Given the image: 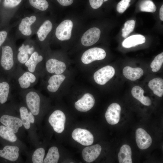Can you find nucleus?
I'll list each match as a JSON object with an SVG mask.
<instances>
[{
  "label": "nucleus",
  "instance_id": "obj_36",
  "mask_svg": "<svg viewBox=\"0 0 163 163\" xmlns=\"http://www.w3.org/2000/svg\"><path fill=\"white\" fill-rule=\"evenodd\" d=\"M135 21L131 20L127 21L124 24V27L122 29V36L124 38L126 37L131 32L135 27Z\"/></svg>",
  "mask_w": 163,
  "mask_h": 163
},
{
  "label": "nucleus",
  "instance_id": "obj_1",
  "mask_svg": "<svg viewBox=\"0 0 163 163\" xmlns=\"http://www.w3.org/2000/svg\"><path fill=\"white\" fill-rule=\"evenodd\" d=\"M15 40L14 37H9L0 48V72L10 81L18 66Z\"/></svg>",
  "mask_w": 163,
  "mask_h": 163
},
{
  "label": "nucleus",
  "instance_id": "obj_25",
  "mask_svg": "<svg viewBox=\"0 0 163 163\" xmlns=\"http://www.w3.org/2000/svg\"><path fill=\"white\" fill-rule=\"evenodd\" d=\"M123 73L126 78L134 81L139 79L143 75V71L140 68H133L126 66L123 69Z\"/></svg>",
  "mask_w": 163,
  "mask_h": 163
},
{
  "label": "nucleus",
  "instance_id": "obj_38",
  "mask_svg": "<svg viewBox=\"0 0 163 163\" xmlns=\"http://www.w3.org/2000/svg\"><path fill=\"white\" fill-rule=\"evenodd\" d=\"M131 0H122L117 4V10L120 13H123L129 5Z\"/></svg>",
  "mask_w": 163,
  "mask_h": 163
},
{
  "label": "nucleus",
  "instance_id": "obj_42",
  "mask_svg": "<svg viewBox=\"0 0 163 163\" xmlns=\"http://www.w3.org/2000/svg\"><path fill=\"white\" fill-rule=\"evenodd\" d=\"M159 16L160 20L163 21V5L161 6L159 11Z\"/></svg>",
  "mask_w": 163,
  "mask_h": 163
},
{
  "label": "nucleus",
  "instance_id": "obj_6",
  "mask_svg": "<svg viewBox=\"0 0 163 163\" xmlns=\"http://www.w3.org/2000/svg\"><path fill=\"white\" fill-rule=\"evenodd\" d=\"M25 94L27 106L34 115H37L39 113L41 99L38 91L31 88L21 91Z\"/></svg>",
  "mask_w": 163,
  "mask_h": 163
},
{
  "label": "nucleus",
  "instance_id": "obj_43",
  "mask_svg": "<svg viewBox=\"0 0 163 163\" xmlns=\"http://www.w3.org/2000/svg\"><path fill=\"white\" fill-rule=\"evenodd\" d=\"M2 2V0H0V5H1ZM0 6H1L0 5Z\"/></svg>",
  "mask_w": 163,
  "mask_h": 163
},
{
  "label": "nucleus",
  "instance_id": "obj_11",
  "mask_svg": "<svg viewBox=\"0 0 163 163\" xmlns=\"http://www.w3.org/2000/svg\"><path fill=\"white\" fill-rule=\"evenodd\" d=\"M66 119L64 113L60 110H56L50 115L48 121L54 131L61 133L64 129Z\"/></svg>",
  "mask_w": 163,
  "mask_h": 163
},
{
  "label": "nucleus",
  "instance_id": "obj_19",
  "mask_svg": "<svg viewBox=\"0 0 163 163\" xmlns=\"http://www.w3.org/2000/svg\"><path fill=\"white\" fill-rule=\"evenodd\" d=\"M0 122L14 133L18 132L19 128L23 124L19 118L7 115L2 116L0 118Z\"/></svg>",
  "mask_w": 163,
  "mask_h": 163
},
{
  "label": "nucleus",
  "instance_id": "obj_29",
  "mask_svg": "<svg viewBox=\"0 0 163 163\" xmlns=\"http://www.w3.org/2000/svg\"><path fill=\"white\" fill-rule=\"evenodd\" d=\"M28 2L30 5L36 12L46 11L49 7L46 0H28Z\"/></svg>",
  "mask_w": 163,
  "mask_h": 163
},
{
  "label": "nucleus",
  "instance_id": "obj_5",
  "mask_svg": "<svg viewBox=\"0 0 163 163\" xmlns=\"http://www.w3.org/2000/svg\"><path fill=\"white\" fill-rule=\"evenodd\" d=\"M35 40L27 39L19 46L17 47L16 59L18 66L22 67L28 60L31 54L38 47Z\"/></svg>",
  "mask_w": 163,
  "mask_h": 163
},
{
  "label": "nucleus",
  "instance_id": "obj_10",
  "mask_svg": "<svg viewBox=\"0 0 163 163\" xmlns=\"http://www.w3.org/2000/svg\"><path fill=\"white\" fill-rule=\"evenodd\" d=\"M106 53L103 49L98 47H94L86 51L81 57L82 62L85 64L92 62L104 59L106 57Z\"/></svg>",
  "mask_w": 163,
  "mask_h": 163
},
{
  "label": "nucleus",
  "instance_id": "obj_44",
  "mask_svg": "<svg viewBox=\"0 0 163 163\" xmlns=\"http://www.w3.org/2000/svg\"><path fill=\"white\" fill-rule=\"evenodd\" d=\"M1 28V26H0V28Z\"/></svg>",
  "mask_w": 163,
  "mask_h": 163
},
{
  "label": "nucleus",
  "instance_id": "obj_12",
  "mask_svg": "<svg viewBox=\"0 0 163 163\" xmlns=\"http://www.w3.org/2000/svg\"><path fill=\"white\" fill-rule=\"evenodd\" d=\"M115 70L110 66H107L96 72L94 74V78L95 82L100 85H104L110 80L114 75Z\"/></svg>",
  "mask_w": 163,
  "mask_h": 163
},
{
  "label": "nucleus",
  "instance_id": "obj_30",
  "mask_svg": "<svg viewBox=\"0 0 163 163\" xmlns=\"http://www.w3.org/2000/svg\"><path fill=\"white\" fill-rule=\"evenodd\" d=\"M59 158L57 147L53 146L49 149L46 157L43 160L44 163H57Z\"/></svg>",
  "mask_w": 163,
  "mask_h": 163
},
{
  "label": "nucleus",
  "instance_id": "obj_28",
  "mask_svg": "<svg viewBox=\"0 0 163 163\" xmlns=\"http://www.w3.org/2000/svg\"><path fill=\"white\" fill-rule=\"evenodd\" d=\"M148 86L154 94L159 97L163 96V80L162 78H153L149 82Z\"/></svg>",
  "mask_w": 163,
  "mask_h": 163
},
{
  "label": "nucleus",
  "instance_id": "obj_3",
  "mask_svg": "<svg viewBox=\"0 0 163 163\" xmlns=\"http://www.w3.org/2000/svg\"><path fill=\"white\" fill-rule=\"evenodd\" d=\"M39 77L37 75L18 66L12 79L14 80L18 89L22 91L32 88L36 85Z\"/></svg>",
  "mask_w": 163,
  "mask_h": 163
},
{
  "label": "nucleus",
  "instance_id": "obj_40",
  "mask_svg": "<svg viewBox=\"0 0 163 163\" xmlns=\"http://www.w3.org/2000/svg\"><path fill=\"white\" fill-rule=\"evenodd\" d=\"M61 5L67 6L72 4L74 0H56Z\"/></svg>",
  "mask_w": 163,
  "mask_h": 163
},
{
  "label": "nucleus",
  "instance_id": "obj_32",
  "mask_svg": "<svg viewBox=\"0 0 163 163\" xmlns=\"http://www.w3.org/2000/svg\"><path fill=\"white\" fill-rule=\"evenodd\" d=\"M17 22L14 24L8 25L0 28V48L4 43L9 37V34L10 30L16 26Z\"/></svg>",
  "mask_w": 163,
  "mask_h": 163
},
{
  "label": "nucleus",
  "instance_id": "obj_14",
  "mask_svg": "<svg viewBox=\"0 0 163 163\" xmlns=\"http://www.w3.org/2000/svg\"><path fill=\"white\" fill-rule=\"evenodd\" d=\"M121 108L117 103H113L108 107L105 114L107 122L110 125H115L119 122Z\"/></svg>",
  "mask_w": 163,
  "mask_h": 163
},
{
  "label": "nucleus",
  "instance_id": "obj_8",
  "mask_svg": "<svg viewBox=\"0 0 163 163\" xmlns=\"http://www.w3.org/2000/svg\"><path fill=\"white\" fill-rule=\"evenodd\" d=\"M42 52L40 47H38L33 53L24 65L26 67V70L39 77L41 75L40 71V66L44 59Z\"/></svg>",
  "mask_w": 163,
  "mask_h": 163
},
{
  "label": "nucleus",
  "instance_id": "obj_23",
  "mask_svg": "<svg viewBox=\"0 0 163 163\" xmlns=\"http://www.w3.org/2000/svg\"><path fill=\"white\" fill-rule=\"evenodd\" d=\"M65 78V76L62 74H55L51 76L48 81V91L52 93L56 92Z\"/></svg>",
  "mask_w": 163,
  "mask_h": 163
},
{
  "label": "nucleus",
  "instance_id": "obj_9",
  "mask_svg": "<svg viewBox=\"0 0 163 163\" xmlns=\"http://www.w3.org/2000/svg\"><path fill=\"white\" fill-rule=\"evenodd\" d=\"M73 26V24L71 20H66L62 21L56 29L55 35L56 38L62 41L70 39Z\"/></svg>",
  "mask_w": 163,
  "mask_h": 163
},
{
  "label": "nucleus",
  "instance_id": "obj_35",
  "mask_svg": "<svg viewBox=\"0 0 163 163\" xmlns=\"http://www.w3.org/2000/svg\"><path fill=\"white\" fill-rule=\"evenodd\" d=\"M163 63V52L157 55L150 64L152 71L154 72L158 71L161 69Z\"/></svg>",
  "mask_w": 163,
  "mask_h": 163
},
{
  "label": "nucleus",
  "instance_id": "obj_37",
  "mask_svg": "<svg viewBox=\"0 0 163 163\" xmlns=\"http://www.w3.org/2000/svg\"><path fill=\"white\" fill-rule=\"evenodd\" d=\"M45 151L44 149L40 148L37 149L34 152L32 157L33 163H43Z\"/></svg>",
  "mask_w": 163,
  "mask_h": 163
},
{
  "label": "nucleus",
  "instance_id": "obj_7",
  "mask_svg": "<svg viewBox=\"0 0 163 163\" xmlns=\"http://www.w3.org/2000/svg\"><path fill=\"white\" fill-rule=\"evenodd\" d=\"M53 28V23L49 19L43 20L36 32L35 40L42 50Z\"/></svg>",
  "mask_w": 163,
  "mask_h": 163
},
{
  "label": "nucleus",
  "instance_id": "obj_27",
  "mask_svg": "<svg viewBox=\"0 0 163 163\" xmlns=\"http://www.w3.org/2000/svg\"><path fill=\"white\" fill-rule=\"evenodd\" d=\"M132 150L128 145H123L118 154V160L120 163H132Z\"/></svg>",
  "mask_w": 163,
  "mask_h": 163
},
{
  "label": "nucleus",
  "instance_id": "obj_22",
  "mask_svg": "<svg viewBox=\"0 0 163 163\" xmlns=\"http://www.w3.org/2000/svg\"><path fill=\"white\" fill-rule=\"evenodd\" d=\"M19 151L17 146L6 145L0 150V157L11 161H15L18 158Z\"/></svg>",
  "mask_w": 163,
  "mask_h": 163
},
{
  "label": "nucleus",
  "instance_id": "obj_24",
  "mask_svg": "<svg viewBox=\"0 0 163 163\" xmlns=\"http://www.w3.org/2000/svg\"><path fill=\"white\" fill-rule=\"evenodd\" d=\"M145 42V38L143 35H134L126 38L123 41L122 45L124 47L129 48L143 44Z\"/></svg>",
  "mask_w": 163,
  "mask_h": 163
},
{
  "label": "nucleus",
  "instance_id": "obj_21",
  "mask_svg": "<svg viewBox=\"0 0 163 163\" xmlns=\"http://www.w3.org/2000/svg\"><path fill=\"white\" fill-rule=\"evenodd\" d=\"M11 81L5 77H0V104H3L8 100L12 86Z\"/></svg>",
  "mask_w": 163,
  "mask_h": 163
},
{
  "label": "nucleus",
  "instance_id": "obj_17",
  "mask_svg": "<svg viewBox=\"0 0 163 163\" xmlns=\"http://www.w3.org/2000/svg\"><path fill=\"white\" fill-rule=\"evenodd\" d=\"M136 141L141 149H147L151 145L152 140L150 135L143 129H137L136 132Z\"/></svg>",
  "mask_w": 163,
  "mask_h": 163
},
{
  "label": "nucleus",
  "instance_id": "obj_2",
  "mask_svg": "<svg viewBox=\"0 0 163 163\" xmlns=\"http://www.w3.org/2000/svg\"><path fill=\"white\" fill-rule=\"evenodd\" d=\"M41 13L35 12L24 15L17 21L14 38H30L43 20Z\"/></svg>",
  "mask_w": 163,
  "mask_h": 163
},
{
  "label": "nucleus",
  "instance_id": "obj_16",
  "mask_svg": "<svg viewBox=\"0 0 163 163\" xmlns=\"http://www.w3.org/2000/svg\"><path fill=\"white\" fill-rule=\"evenodd\" d=\"M95 99L94 96L90 93H86L75 104V107L78 111L87 112L94 106Z\"/></svg>",
  "mask_w": 163,
  "mask_h": 163
},
{
  "label": "nucleus",
  "instance_id": "obj_13",
  "mask_svg": "<svg viewBox=\"0 0 163 163\" xmlns=\"http://www.w3.org/2000/svg\"><path fill=\"white\" fill-rule=\"evenodd\" d=\"M72 137L75 141L83 145H92L94 142V136L88 130L81 128H76L72 133Z\"/></svg>",
  "mask_w": 163,
  "mask_h": 163
},
{
  "label": "nucleus",
  "instance_id": "obj_15",
  "mask_svg": "<svg viewBox=\"0 0 163 163\" xmlns=\"http://www.w3.org/2000/svg\"><path fill=\"white\" fill-rule=\"evenodd\" d=\"M101 31L97 27L91 28L86 31L81 38L82 44L84 46H91L96 43L99 40Z\"/></svg>",
  "mask_w": 163,
  "mask_h": 163
},
{
  "label": "nucleus",
  "instance_id": "obj_18",
  "mask_svg": "<svg viewBox=\"0 0 163 163\" xmlns=\"http://www.w3.org/2000/svg\"><path fill=\"white\" fill-rule=\"evenodd\" d=\"M46 71L50 74H61L66 69V65L63 62L54 58L48 59L45 63Z\"/></svg>",
  "mask_w": 163,
  "mask_h": 163
},
{
  "label": "nucleus",
  "instance_id": "obj_41",
  "mask_svg": "<svg viewBox=\"0 0 163 163\" xmlns=\"http://www.w3.org/2000/svg\"><path fill=\"white\" fill-rule=\"evenodd\" d=\"M29 115L30 123H33L34 122V118L33 114L30 111L29 112Z\"/></svg>",
  "mask_w": 163,
  "mask_h": 163
},
{
  "label": "nucleus",
  "instance_id": "obj_20",
  "mask_svg": "<svg viewBox=\"0 0 163 163\" xmlns=\"http://www.w3.org/2000/svg\"><path fill=\"white\" fill-rule=\"evenodd\" d=\"M101 147L98 144H96L85 148L82 151L83 159L86 162L90 163L96 159L100 155Z\"/></svg>",
  "mask_w": 163,
  "mask_h": 163
},
{
  "label": "nucleus",
  "instance_id": "obj_26",
  "mask_svg": "<svg viewBox=\"0 0 163 163\" xmlns=\"http://www.w3.org/2000/svg\"><path fill=\"white\" fill-rule=\"evenodd\" d=\"M144 93L143 89L138 86H134L131 90L132 94L134 98L143 105L150 106L152 103L149 97L144 95Z\"/></svg>",
  "mask_w": 163,
  "mask_h": 163
},
{
  "label": "nucleus",
  "instance_id": "obj_39",
  "mask_svg": "<svg viewBox=\"0 0 163 163\" xmlns=\"http://www.w3.org/2000/svg\"><path fill=\"white\" fill-rule=\"evenodd\" d=\"M108 0H89L91 7L93 9H97L100 8L103 2Z\"/></svg>",
  "mask_w": 163,
  "mask_h": 163
},
{
  "label": "nucleus",
  "instance_id": "obj_34",
  "mask_svg": "<svg viewBox=\"0 0 163 163\" xmlns=\"http://www.w3.org/2000/svg\"><path fill=\"white\" fill-rule=\"evenodd\" d=\"M139 8L143 12L153 13L156 10V7L153 2L151 0H144L140 4Z\"/></svg>",
  "mask_w": 163,
  "mask_h": 163
},
{
  "label": "nucleus",
  "instance_id": "obj_33",
  "mask_svg": "<svg viewBox=\"0 0 163 163\" xmlns=\"http://www.w3.org/2000/svg\"><path fill=\"white\" fill-rule=\"evenodd\" d=\"M21 120L23 125L26 129H29L30 126L29 120V112L25 107L22 106L19 109Z\"/></svg>",
  "mask_w": 163,
  "mask_h": 163
},
{
  "label": "nucleus",
  "instance_id": "obj_31",
  "mask_svg": "<svg viewBox=\"0 0 163 163\" xmlns=\"http://www.w3.org/2000/svg\"><path fill=\"white\" fill-rule=\"evenodd\" d=\"M0 136L11 142H14L17 139V137L14 133L4 126H0Z\"/></svg>",
  "mask_w": 163,
  "mask_h": 163
},
{
  "label": "nucleus",
  "instance_id": "obj_4",
  "mask_svg": "<svg viewBox=\"0 0 163 163\" xmlns=\"http://www.w3.org/2000/svg\"><path fill=\"white\" fill-rule=\"evenodd\" d=\"M23 0H3L0 7V26L1 27L9 24L18 8Z\"/></svg>",
  "mask_w": 163,
  "mask_h": 163
}]
</instances>
